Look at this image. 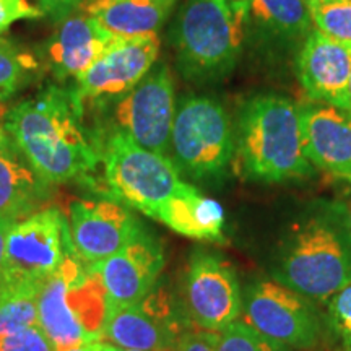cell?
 I'll return each instance as SVG.
<instances>
[{"mask_svg":"<svg viewBox=\"0 0 351 351\" xmlns=\"http://www.w3.org/2000/svg\"><path fill=\"white\" fill-rule=\"evenodd\" d=\"M83 114L73 90L47 85L13 106L2 125L38 174L54 186L86 179L101 161Z\"/></svg>","mask_w":351,"mask_h":351,"instance_id":"obj_1","label":"cell"},{"mask_svg":"<svg viewBox=\"0 0 351 351\" xmlns=\"http://www.w3.org/2000/svg\"><path fill=\"white\" fill-rule=\"evenodd\" d=\"M271 276L315 304L351 278V215L340 202L315 200L276 244Z\"/></svg>","mask_w":351,"mask_h":351,"instance_id":"obj_2","label":"cell"},{"mask_svg":"<svg viewBox=\"0 0 351 351\" xmlns=\"http://www.w3.org/2000/svg\"><path fill=\"white\" fill-rule=\"evenodd\" d=\"M236 160L241 174L263 184L309 178L301 125V106L283 95H257L238 114L234 129Z\"/></svg>","mask_w":351,"mask_h":351,"instance_id":"obj_3","label":"cell"},{"mask_svg":"<svg viewBox=\"0 0 351 351\" xmlns=\"http://www.w3.org/2000/svg\"><path fill=\"white\" fill-rule=\"evenodd\" d=\"M245 32V0H184L169 33L178 72L192 83L221 80L243 54Z\"/></svg>","mask_w":351,"mask_h":351,"instance_id":"obj_4","label":"cell"},{"mask_svg":"<svg viewBox=\"0 0 351 351\" xmlns=\"http://www.w3.org/2000/svg\"><path fill=\"white\" fill-rule=\"evenodd\" d=\"M106 289L99 275L72 251L38 293V326L54 351L103 340Z\"/></svg>","mask_w":351,"mask_h":351,"instance_id":"obj_5","label":"cell"},{"mask_svg":"<svg viewBox=\"0 0 351 351\" xmlns=\"http://www.w3.org/2000/svg\"><path fill=\"white\" fill-rule=\"evenodd\" d=\"M234 153V125L217 98L187 95L178 101L169 158L179 173L197 182L219 181Z\"/></svg>","mask_w":351,"mask_h":351,"instance_id":"obj_6","label":"cell"},{"mask_svg":"<svg viewBox=\"0 0 351 351\" xmlns=\"http://www.w3.org/2000/svg\"><path fill=\"white\" fill-rule=\"evenodd\" d=\"M99 160L111 199L150 218L187 184L169 156L145 150L117 130L99 145Z\"/></svg>","mask_w":351,"mask_h":351,"instance_id":"obj_7","label":"cell"},{"mask_svg":"<svg viewBox=\"0 0 351 351\" xmlns=\"http://www.w3.org/2000/svg\"><path fill=\"white\" fill-rule=\"evenodd\" d=\"M73 251L69 219L57 207L38 210L13 223L0 265V288L36 289Z\"/></svg>","mask_w":351,"mask_h":351,"instance_id":"obj_8","label":"cell"},{"mask_svg":"<svg viewBox=\"0 0 351 351\" xmlns=\"http://www.w3.org/2000/svg\"><path fill=\"white\" fill-rule=\"evenodd\" d=\"M93 106L101 109L112 130L125 134L145 150L169 156L178 101L171 70L165 62L153 65L127 93Z\"/></svg>","mask_w":351,"mask_h":351,"instance_id":"obj_9","label":"cell"},{"mask_svg":"<svg viewBox=\"0 0 351 351\" xmlns=\"http://www.w3.org/2000/svg\"><path fill=\"white\" fill-rule=\"evenodd\" d=\"M244 322L288 348H314L322 339L315 302L276 280L257 278L243 295Z\"/></svg>","mask_w":351,"mask_h":351,"instance_id":"obj_10","label":"cell"},{"mask_svg":"<svg viewBox=\"0 0 351 351\" xmlns=\"http://www.w3.org/2000/svg\"><path fill=\"white\" fill-rule=\"evenodd\" d=\"M179 302L192 327L223 332L243 314V289L225 257L197 249L184 271Z\"/></svg>","mask_w":351,"mask_h":351,"instance_id":"obj_11","label":"cell"},{"mask_svg":"<svg viewBox=\"0 0 351 351\" xmlns=\"http://www.w3.org/2000/svg\"><path fill=\"white\" fill-rule=\"evenodd\" d=\"M189 328L179 298L156 283L140 301L108 314L103 340L122 350L168 351Z\"/></svg>","mask_w":351,"mask_h":351,"instance_id":"obj_12","label":"cell"},{"mask_svg":"<svg viewBox=\"0 0 351 351\" xmlns=\"http://www.w3.org/2000/svg\"><path fill=\"white\" fill-rule=\"evenodd\" d=\"M161 41L158 34L116 38L96 62L75 80L73 93L83 106L117 98L132 90L158 62Z\"/></svg>","mask_w":351,"mask_h":351,"instance_id":"obj_13","label":"cell"},{"mask_svg":"<svg viewBox=\"0 0 351 351\" xmlns=\"http://www.w3.org/2000/svg\"><path fill=\"white\" fill-rule=\"evenodd\" d=\"M142 228L132 210L116 199L73 200L69 207L73 251L86 265L121 251Z\"/></svg>","mask_w":351,"mask_h":351,"instance_id":"obj_14","label":"cell"},{"mask_svg":"<svg viewBox=\"0 0 351 351\" xmlns=\"http://www.w3.org/2000/svg\"><path fill=\"white\" fill-rule=\"evenodd\" d=\"M106 289L108 314L148 295L165 269V252L155 236L142 228L121 251L91 265Z\"/></svg>","mask_w":351,"mask_h":351,"instance_id":"obj_15","label":"cell"},{"mask_svg":"<svg viewBox=\"0 0 351 351\" xmlns=\"http://www.w3.org/2000/svg\"><path fill=\"white\" fill-rule=\"evenodd\" d=\"M296 75L307 98L348 114L351 44L313 29L296 57Z\"/></svg>","mask_w":351,"mask_h":351,"instance_id":"obj_16","label":"cell"},{"mask_svg":"<svg viewBox=\"0 0 351 351\" xmlns=\"http://www.w3.org/2000/svg\"><path fill=\"white\" fill-rule=\"evenodd\" d=\"M93 19L77 8L60 21L43 47V59L57 82L77 80L114 41Z\"/></svg>","mask_w":351,"mask_h":351,"instance_id":"obj_17","label":"cell"},{"mask_svg":"<svg viewBox=\"0 0 351 351\" xmlns=\"http://www.w3.org/2000/svg\"><path fill=\"white\" fill-rule=\"evenodd\" d=\"M307 160L314 168L351 181V117L327 104L301 106Z\"/></svg>","mask_w":351,"mask_h":351,"instance_id":"obj_18","label":"cell"},{"mask_svg":"<svg viewBox=\"0 0 351 351\" xmlns=\"http://www.w3.org/2000/svg\"><path fill=\"white\" fill-rule=\"evenodd\" d=\"M51 187L0 125V217L16 223L36 213L49 200Z\"/></svg>","mask_w":351,"mask_h":351,"instance_id":"obj_19","label":"cell"},{"mask_svg":"<svg viewBox=\"0 0 351 351\" xmlns=\"http://www.w3.org/2000/svg\"><path fill=\"white\" fill-rule=\"evenodd\" d=\"M179 0H86L80 7L114 38L158 34Z\"/></svg>","mask_w":351,"mask_h":351,"instance_id":"obj_20","label":"cell"},{"mask_svg":"<svg viewBox=\"0 0 351 351\" xmlns=\"http://www.w3.org/2000/svg\"><path fill=\"white\" fill-rule=\"evenodd\" d=\"M155 219L184 238L202 243L225 241V210L192 184H186L182 191L160 210Z\"/></svg>","mask_w":351,"mask_h":351,"instance_id":"obj_21","label":"cell"},{"mask_svg":"<svg viewBox=\"0 0 351 351\" xmlns=\"http://www.w3.org/2000/svg\"><path fill=\"white\" fill-rule=\"evenodd\" d=\"M245 20L274 46H301L314 29L307 0H245Z\"/></svg>","mask_w":351,"mask_h":351,"instance_id":"obj_22","label":"cell"},{"mask_svg":"<svg viewBox=\"0 0 351 351\" xmlns=\"http://www.w3.org/2000/svg\"><path fill=\"white\" fill-rule=\"evenodd\" d=\"M36 289L0 288V341L38 326Z\"/></svg>","mask_w":351,"mask_h":351,"instance_id":"obj_23","label":"cell"},{"mask_svg":"<svg viewBox=\"0 0 351 351\" xmlns=\"http://www.w3.org/2000/svg\"><path fill=\"white\" fill-rule=\"evenodd\" d=\"M38 65L32 54L0 39V101L10 99L28 85L36 75Z\"/></svg>","mask_w":351,"mask_h":351,"instance_id":"obj_24","label":"cell"},{"mask_svg":"<svg viewBox=\"0 0 351 351\" xmlns=\"http://www.w3.org/2000/svg\"><path fill=\"white\" fill-rule=\"evenodd\" d=\"M217 351H288V346L267 339L243 319L219 332Z\"/></svg>","mask_w":351,"mask_h":351,"instance_id":"obj_25","label":"cell"},{"mask_svg":"<svg viewBox=\"0 0 351 351\" xmlns=\"http://www.w3.org/2000/svg\"><path fill=\"white\" fill-rule=\"evenodd\" d=\"M314 28L327 36L351 44V0L333 3H311Z\"/></svg>","mask_w":351,"mask_h":351,"instance_id":"obj_26","label":"cell"},{"mask_svg":"<svg viewBox=\"0 0 351 351\" xmlns=\"http://www.w3.org/2000/svg\"><path fill=\"white\" fill-rule=\"evenodd\" d=\"M326 322L345 350L351 351V278L328 298Z\"/></svg>","mask_w":351,"mask_h":351,"instance_id":"obj_27","label":"cell"},{"mask_svg":"<svg viewBox=\"0 0 351 351\" xmlns=\"http://www.w3.org/2000/svg\"><path fill=\"white\" fill-rule=\"evenodd\" d=\"M0 351H54L41 327L34 326L0 341Z\"/></svg>","mask_w":351,"mask_h":351,"instance_id":"obj_28","label":"cell"},{"mask_svg":"<svg viewBox=\"0 0 351 351\" xmlns=\"http://www.w3.org/2000/svg\"><path fill=\"white\" fill-rule=\"evenodd\" d=\"M43 16L41 8L29 3L28 0H0V34L7 32L15 21L36 20Z\"/></svg>","mask_w":351,"mask_h":351,"instance_id":"obj_29","label":"cell"},{"mask_svg":"<svg viewBox=\"0 0 351 351\" xmlns=\"http://www.w3.org/2000/svg\"><path fill=\"white\" fill-rule=\"evenodd\" d=\"M219 341V332L202 330V328H189L181 339L168 351H217Z\"/></svg>","mask_w":351,"mask_h":351,"instance_id":"obj_30","label":"cell"},{"mask_svg":"<svg viewBox=\"0 0 351 351\" xmlns=\"http://www.w3.org/2000/svg\"><path fill=\"white\" fill-rule=\"evenodd\" d=\"M86 0H39L44 16H49L54 21H60L65 16L80 8Z\"/></svg>","mask_w":351,"mask_h":351,"instance_id":"obj_31","label":"cell"},{"mask_svg":"<svg viewBox=\"0 0 351 351\" xmlns=\"http://www.w3.org/2000/svg\"><path fill=\"white\" fill-rule=\"evenodd\" d=\"M13 223L7 221L5 218L0 217V265H2V258H3V251H5V241H7V234L10 231Z\"/></svg>","mask_w":351,"mask_h":351,"instance_id":"obj_32","label":"cell"},{"mask_svg":"<svg viewBox=\"0 0 351 351\" xmlns=\"http://www.w3.org/2000/svg\"><path fill=\"white\" fill-rule=\"evenodd\" d=\"M101 348H103V340L93 341V343H86L82 346H75V348H70L67 351H101Z\"/></svg>","mask_w":351,"mask_h":351,"instance_id":"obj_33","label":"cell"},{"mask_svg":"<svg viewBox=\"0 0 351 351\" xmlns=\"http://www.w3.org/2000/svg\"><path fill=\"white\" fill-rule=\"evenodd\" d=\"M333 2H346V0H307V3H333Z\"/></svg>","mask_w":351,"mask_h":351,"instance_id":"obj_34","label":"cell"},{"mask_svg":"<svg viewBox=\"0 0 351 351\" xmlns=\"http://www.w3.org/2000/svg\"><path fill=\"white\" fill-rule=\"evenodd\" d=\"M101 351H119V348L111 343H108V341H103V348H101Z\"/></svg>","mask_w":351,"mask_h":351,"instance_id":"obj_35","label":"cell"},{"mask_svg":"<svg viewBox=\"0 0 351 351\" xmlns=\"http://www.w3.org/2000/svg\"><path fill=\"white\" fill-rule=\"evenodd\" d=\"M348 96H350V109H348V116L351 117V77H350V86H348Z\"/></svg>","mask_w":351,"mask_h":351,"instance_id":"obj_36","label":"cell"},{"mask_svg":"<svg viewBox=\"0 0 351 351\" xmlns=\"http://www.w3.org/2000/svg\"><path fill=\"white\" fill-rule=\"evenodd\" d=\"M119 351H140V350H122V348H119Z\"/></svg>","mask_w":351,"mask_h":351,"instance_id":"obj_37","label":"cell"}]
</instances>
